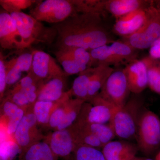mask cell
<instances>
[{
  "label": "cell",
  "instance_id": "6da1fadb",
  "mask_svg": "<svg viewBox=\"0 0 160 160\" xmlns=\"http://www.w3.org/2000/svg\"><path fill=\"white\" fill-rule=\"evenodd\" d=\"M52 26L58 32V49L75 47L90 51L112 42L98 12L78 13Z\"/></svg>",
  "mask_w": 160,
  "mask_h": 160
},
{
  "label": "cell",
  "instance_id": "7a4b0ae2",
  "mask_svg": "<svg viewBox=\"0 0 160 160\" xmlns=\"http://www.w3.org/2000/svg\"><path fill=\"white\" fill-rule=\"evenodd\" d=\"M93 11L91 0H46L32 9L29 15L40 22L56 24L78 13Z\"/></svg>",
  "mask_w": 160,
  "mask_h": 160
},
{
  "label": "cell",
  "instance_id": "3957f363",
  "mask_svg": "<svg viewBox=\"0 0 160 160\" xmlns=\"http://www.w3.org/2000/svg\"><path fill=\"white\" fill-rule=\"evenodd\" d=\"M139 94H134L122 108L117 110L109 124L116 136L125 140L137 138L138 122L144 101Z\"/></svg>",
  "mask_w": 160,
  "mask_h": 160
},
{
  "label": "cell",
  "instance_id": "277c9868",
  "mask_svg": "<svg viewBox=\"0 0 160 160\" xmlns=\"http://www.w3.org/2000/svg\"><path fill=\"white\" fill-rule=\"evenodd\" d=\"M10 14L22 39L25 49L39 43L50 45L57 38L58 32L53 26H45L29 14L22 12Z\"/></svg>",
  "mask_w": 160,
  "mask_h": 160
},
{
  "label": "cell",
  "instance_id": "5b68a950",
  "mask_svg": "<svg viewBox=\"0 0 160 160\" xmlns=\"http://www.w3.org/2000/svg\"><path fill=\"white\" fill-rule=\"evenodd\" d=\"M160 38V10L154 1L146 8V18L142 27L134 33L124 38L125 42L135 49L150 48Z\"/></svg>",
  "mask_w": 160,
  "mask_h": 160
},
{
  "label": "cell",
  "instance_id": "8992f818",
  "mask_svg": "<svg viewBox=\"0 0 160 160\" xmlns=\"http://www.w3.org/2000/svg\"><path fill=\"white\" fill-rule=\"evenodd\" d=\"M136 49L123 41L112 42L90 50L92 67L104 65L119 66L136 59Z\"/></svg>",
  "mask_w": 160,
  "mask_h": 160
},
{
  "label": "cell",
  "instance_id": "52a82bcc",
  "mask_svg": "<svg viewBox=\"0 0 160 160\" xmlns=\"http://www.w3.org/2000/svg\"><path fill=\"white\" fill-rule=\"evenodd\" d=\"M137 139L138 148L149 154L156 150L160 144V120L154 112L142 110L138 122Z\"/></svg>",
  "mask_w": 160,
  "mask_h": 160
},
{
  "label": "cell",
  "instance_id": "ba28073f",
  "mask_svg": "<svg viewBox=\"0 0 160 160\" xmlns=\"http://www.w3.org/2000/svg\"><path fill=\"white\" fill-rule=\"evenodd\" d=\"M119 108L98 95L85 102L75 122L85 123H109Z\"/></svg>",
  "mask_w": 160,
  "mask_h": 160
},
{
  "label": "cell",
  "instance_id": "9c48e42d",
  "mask_svg": "<svg viewBox=\"0 0 160 160\" xmlns=\"http://www.w3.org/2000/svg\"><path fill=\"white\" fill-rule=\"evenodd\" d=\"M129 92L128 82L122 69L114 70L111 73L98 95L119 109L127 102Z\"/></svg>",
  "mask_w": 160,
  "mask_h": 160
},
{
  "label": "cell",
  "instance_id": "30bf717a",
  "mask_svg": "<svg viewBox=\"0 0 160 160\" xmlns=\"http://www.w3.org/2000/svg\"><path fill=\"white\" fill-rule=\"evenodd\" d=\"M32 106L26 109L24 117L13 135L15 141L22 151L43 141L45 138V135L38 127L39 126L32 110Z\"/></svg>",
  "mask_w": 160,
  "mask_h": 160
},
{
  "label": "cell",
  "instance_id": "8fae6325",
  "mask_svg": "<svg viewBox=\"0 0 160 160\" xmlns=\"http://www.w3.org/2000/svg\"><path fill=\"white\" fill-rule=\"evenodd\" d=\"M30 72L38 81L45 82L55 78L66 77L54 58L42 50H33Z\"/></svg>",
  "mask_w": 160,
  "mask_h": 160
},
{
  "label": "cell",
  "instance_id": "7c38bea8",
  "mask_svg": "<svg viewBox=\"0 0 160 160\" xmlns=\"http://www.w3.org/2000/svg\"><path fill=\"white\" fill-rule=\"evenodd\" d=\"M0 45L4 49H25L14 20L3 9L0 12Z\"/></svg>",
  "mask_w": 160,
  "mask_h": 160
},
{
  "label": "cell",
  "instance_id": "4fadbf2b",
  "mask_svg": "<svg viewBox=\"0 0 160 160\" xmlns=\"http://www.w3.org/2000/svg\"><path fill=\"white\" fill-rule=\"evenodd\" d=\"M126 74L129 91L139 94L148 86V66L146 57L136 59L126 65L123 69Z\"/></svg>",
  "mask_w": 160,
  "mask_h": 160
},
{
  "label": "cell",
  "instance_id": "5bb4252c",
  "mask_svg": "<svg viewBox=\"0 0 160 160\" xmlns=\"http://www.w3.org/2000/svg\"><path fill=\"white\" fill-rule=\"evenodd\" d=\"M44 142L47 143L58 158L63 159L70 157L73 153L76 144L69 128L54 130L45 136Z\"/></svg>",
  "mask_w": 160,
  "mask_h": 160
},
{
  "label": "cell",
  "instance_id": "9a60e30c",
  "mask_svg": "<svg viewBox=\"0 0 160 160\" xmlns=\"http://www.w3.org/2000/svg\"><path fill=\"white\" fill-rule=\"evenodd\" d=\"M33 51L27 52L6 62L7 70V89L13 87L22 78V73L29 72L32 63Z\"/></svg>",
  "mask_w": 160,
  "mask_h": 160
},
{
  "label": "cell",
  "instance_id": "2e32d148",
  "mask_svg": "<svg viewBox=\"0 0 160 160\" xmlns=\"http://www.w3.org/2000/svg\"><path fill=\"white\" fill-rule=\"evenodd\" d=\"M147 7L132 12L116 19L113 26L115 33L124 38L137 31L146 21Z\"/></svg>",
  "mask_w": 160,
  "mask_h": 160
},
{
  "label": "cell",
  "instance_id": "e0dca14e",
  "mask_svg": "<svg viewBox=\"0 0 160 160\" xmlns=\"http://www.w3.org/2000/svg\"><path fill=\"white\" fill-rule=\"evenodd\" d=\"M151 2L143 0H104L101 1V5L103 11L108 12L117 19L132 12L148 7Z\"/></svg>",
  "mask_w": 160,
  "mask_h": 160
},
{
  "label": "cell",
  "instance_id": "ac0fdd59",
  "mask_svg": "<svg viewBox=\"0 0 160 160\" xmlns=\"http://www.w3.org/2000/svg\"><path fill=\"white\" fill-rule=\"evenodd\" d=\"M102 152L106 160H127L136 156L137 145L125 141H112L103 146Z\"/></svg>",
  "mask_w": 160,
  "mask_h": 160
},
{
  "label": "cell",
  "instance_id": "d6986e66",
  "mask_svg": "<svg viewBox=\"0 0 160 160\" xmlns=\"http://www.w3.org/2000/svg\"><path fill=\"white\" fill-rule=\"evenodd\" d=\"M66 76L53 78L41 86L37 101L56 102L62 99L69 93L65 91Z\"/></svg>",
  "mask_w": 160,
  "mask_h": 160
},
{
  "label": "cell",
  "instance_id": "ffe728a7",
  "mask_svg": "<svg viewBox=\"0 0 160 160\" xmlns=\"http://www.w3.org/2000/svg\"><path fill=\"white\" fill-rule=\"evenodd\" d=\"M85 102L80 99L70 98L62 103L58 108L62 121L55 130H63L71 126L77 119Z\"/></svg>",
  "mask_w": 160,
  "mask_h": 160
},
{
  "label": "cell",
  "instance_id": "44dd1931",
  "mask_svg": "<svg viewBox=\"0 0 160 160\" xmlns=\"http://www.w3.org/2000/svg\"><path fill=\"white\" fill-rule=\"evenodd\" d=\"M49 145L43 141L35 143L21 152L18 160H58Z\"/></svg>",
  "mask_w": 160,
  "mask_h": 160
},
{
  "label": "cell",
  "instance_id": "7402d4cb",
  "mask_svg": "<svg viewBox=\"0 0 160 160\" xmlns=\"http://www.w3.org/2000/svg\"><path fill=\"white\" fill-rule=\"evenodd\" d=\"M70 98L72 97L69 94L62 99L58 102L37 101L32 106V110L36 117L38 126L46 128L52 112L63 102Z\"/></svg>",
  "mask_w": 160,
  "mask_h": 160
},
{
  "label": "cell",
  "instance_id": "603a6c76",
  "mask_svg": "<svg viewBox=\"0 0 160 160\" xmlns=\"http://www.w3.org/2000/svg\"><path fill=\"white\" fill-rule=\"evenodd\" d=\"M114 70L111 66L107 65H101L93 67L89 83L88 99L86 102L99 93L106 80Z\"/></svg>",
  "mask_w": 160,
  "mask_h": 160
},
{
  "label": "cell",
  "instance_id": "cb8c5ba5",
  "mask_svg": "<svg viewBox=\"0 0 160 160\" xmlns=\"http://www.w3.org/2000/svg\"><path fill=\"white\" fill-rule=\"evenodd\" d=\"M93 67L86 69L75 79L71 89L68 91L71 97L87 101L88 90Z\"/></svg>",
  "mask_w": 160,
  "mask_h": 160
},
{
  "label": "cell",
  "instance_id": "d4e9b609",
  "mask_svg": "<svg viewBox=\"0 0 160 160\" xmlns=\"http://www.w3.org/2000/svg\"><path fill=\"white\" fill-rule=\"evenodd\" d=\"M74 123L77 124L78 126L84 130L89 132L92 134L97 137L104 146L107 143L113 141L114 138L116 137L114 131L109 123L80 124L76 122H75Z\"/></svg>",
  "mask_w": 160,
  "mask_h": 160
},
{
  "label": "cell",
  "instance_id": "484cf974",
  "mask_svg": "<svg viewBox=\"0 0 160 160\" xmlns=\"http://www.w3.org/2000/svg\"><path fill=\"white\" fill-rule=\"evenodd\" d=\"M69 128L76 145L90 146L98 149L102 148L104 146L97 137L89 132L84 130L75 123H73Z\"/></svg>",
  "mask_w": 160,
  "mask_h": 160
},
{
  "label": "cell",
  "instance_id": "4316f807",
  "mask_svg": "<svg viewBox=\"0 0 160 160\" xmlns=\"http://www.w3.org/2000/svg\"><path fill=\"white\" fill-rule=\"evenodd\" d=\"M57 59L62 66L66 76L80 73L89 68L75 61L62 49H58L55 52Z\"/></svg>",
  "mask_w": 160,
  "mask_h": 160
},
{
  "label": "cell",
  "instance_id": "83f0119b",
  "mask_svg": "<svg viewBox=\"0 0 160 160\" xmlns=\"http://www.w3.org/2000/svg\"><path fill=\"white\" fill-rule=\"evenodd\" d=\"M73 153L75 160H106L102 152L90 146L76 145Z\"/></svg>",
  "mask_w": 160,
  "mask_h": 160
},
{
  "label": "cell",
  "instance_id": "f1b7e54d",
  "mask_svg": "<svg viewBox=\"0 0 160 160\" xmlns=\"http://www.w3.org/2000/svg\"><path fill=\"white\" fill-rule=\"evenodd\" d=\"M148 66V86L152 91L160 94V70L156 60L146 57Z\"/></svg>",
  "mask_w": 160,
  "mask_h": 160
},
{
  "label": "cell",
  "instance_id": "f546056e",
  "mask_svg": "<svg viewBox=\"0 0 160 160\" xmlns=\"http://www.w3.org/2000/svg\"><path fill=\"white\" fill-rule=\"evenodd\" d=\"M64 50L66 53L70 56L81 65L87 66L89 68L92 67V58L89 50L79 47H66L60 48Z\"/></svg>",
  "mask_w": 160,
  "mask_h": 160
},
{
  "label": "cell",
  "instance_id": "4dcf8cb0",
  "mask_svg": "<svg viewBox=\"0 0 160 160\" xmlns=\"http://www.w3.org/2000/svg\"><path fill=\"white\" fill-rule=\"evenodd\" d=\"M37 2L33 0H1L0 4L3 9L9 14L18 12L29 8Z\"/></svg>",
  "mask_w": 160,
  "mask_h": 160
},
{
  "label": "cell",
  "instance_id": "1f68e13d",
  "mask_svg": "<svg viewBox=\"0 0 160 160\" xmlns=\"http://www.w3.org/2000/svg\"><path fill=\"white\" fill-rule=\"evenodd\" d=\"M21 151L14 138L1 142V159H14Z\"/></svg>",
  "mask_w": 160,
  "mask_h": 160
},
{
  "label": "cell",
  "instance_id": "d6a6232c",
  "mask_svg": "<svg viewBox=\"0 0 160 160\" xmlns=\"http://www.w3.org/2000/svg\"><path fill=\"white\" fill-rule=\"evenodd\" d=\"M26 109L20 108L13 115L9 118H1V122L6 125L8 133L12 136L13 137L16 130L26 113Z\"/></svg>",
  "mask_w": 160,
  "mask_h": 160
},
{
  "label": "cell",
  "instance_id": "836d02e7",
  "mask_svg": "<svg viewBox=\"0 0 160 160\" xmlns=\"http://www.w3.org/2000/svg\"><path fill=\"white\" fill-rule=\"evenodd\" d=\"M2 52L0 53V99L1 102L5 97L7 89V70L6 62Z\"/></svg>",
  "mask_w": 160,
  "mask_h": 160
},
{
  "label": "cell",
  "instance_id": "e575fe53",
  "mask_svg": "<svg viewBox=\"0 0 160 160\" xmlns=\"http://www.w3.org/2000/svg\"><path fill=\"white\" fill-rule=\"evenodd\" d=\"M1 106V118L8 119L13 115L20 107L8 99L4 98Z\"/></svg>",
  "mask_w": 160,
  "mask_h": 160
},
{
  "label": "cell",
  "instance_id": "d590c367",
  "mask_svg": "<svg viewBox=\"0 0 160 160\" xmlns=\"http://www.w3.org/2000/svg\"><path fill=\"white\" fill-rule=\"evenodd\" d=\"M149 56L153 59H160V38L149 48Z\"/></svg>",
  "mask_w": 160,
  "mask_h": 160
},
{
  "label": "cell",
  "instance_id": "8d00e7d4",
  "mask_svg": "<svg viewBox=\"0 0 160 160\" xmlns=\"http://www.w3.org/2000/svg\"><path fill=\"white\" fill-rule=\"evenodd\" d=\"M132 160H154L148 158H139L137 157L136 156Z\"/></svg>",
  "mask_w": 160,
  "mask_h": 160
},
{
  "label": "cell",
  "instance_id": "74e56055",
  "mask_svg": "<svg viewBox=\"0 0 160 160\" xmlns=\"http://www.w3.org/2000/svg\"><path fill=\"white\" fill-rule=\"evenodd\" d=\"M155 5L160 10V1H154Z\"/></svg>",
  "mask_w": 160,
  "mask_h": 160
},
{
  "label": "cell",
  "instance_id": "f35d334b",
  "mask_svg": "<svg viewBox=\"0 0 160 160\" xmlns=\"http://www.w3.org/2000/svg\"><path fill=\"white\" fill-rule=\"evenodd\" d=\"M63 160H75V158L74 157H73V155H72L70 157L68 158L67 159H63Z\"/></svg>",
  "mask_w": 160,
  "mask_h": 160
},
{
  "label": "cell",
  "instance_id": "ab89813d",
  "mask_svg": "<svg viewBox=\"0 0 160 160\" xmlns=\"http://www.w3.org/2000/svg\"><path fill=\"white\" fill-rule=\"evenodd\" d=\"M155 160H160V151L157 155L156 157Z\"/></svg>",
  "mask_w": 160,
  "mask_h": 160
},
{
  "label": "cell",
  "instance_id": "60d3db41",
  "mask_svg": "<svg viewBox=\"0 0 160 160\" xmlns=\"http://www.w3.org/2000/svg\"><path fill=\"white\" fill-rule=\"evenodd\" d=\"M14 159L7 158V159H0V160H13Z\"/></svg>",
  "mask_w": 160,
  "mask_h": 160
},
{
  "label": "cell",
  "instance_id": "b9f144b4",
  "mask_svg": "<svg viewBox=\"0 0 160 160\" xmlns=\"http://www.w3.org/2000/svg\"><path fill=\"white\" fill-rule=\"evenodd\" d=\"M159 69L160 70V64H159Z\"/></svg>",
  "mask_w": 160,
  "mask_h": 160
}]
</instances>
